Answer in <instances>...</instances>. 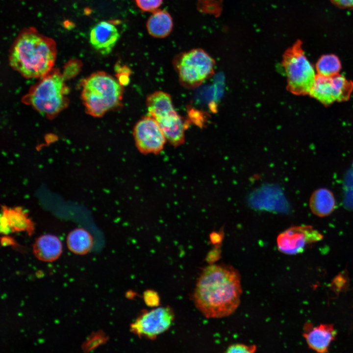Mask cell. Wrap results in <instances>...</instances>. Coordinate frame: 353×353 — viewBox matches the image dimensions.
<instances>
[{"mask_svg":"<svg viewBox=\"0 0 353 353\" xmlns=\"http://www.w3.org/2000/svg\"><path fill=\"white\" fill-rule=\"evenodd\" d=\"M242 289L240 275L232 266L212 264L198 278L193 294L197 308L207 318H221L239 306Z\"/></svg>","mask_w":353,"mask_h":353,"instance_id":"1","label":"cell"},{"mask_svg":"<svg viewBox=\"0 0 353 353\" xmlns=\"http://www.w3.org/2000/svg\"><path fill=\"white\" fill-rule=\"evenodd\" d=\"M56 54V43L52 39L34 28H25L12 45L9 64L25 77H42L51 71Z\"/></svg>","mask_w":353,"mask_h":353,"instance_id":"2","label":"cell"},{"mask_svg":"<svg viewBox=\"0 0 353 353\" xmlns=\"http://www.w3.org/2000/svg\"><path fill=\"white\" fill-rule=\"evenodd\" d=\"M123 86L104 72L91 75L83 82L82 99L88 113L101 117L121 105Z\"/></svg>","mask_w":353,"mask_h":353,"instance_id":"3","label":"cell"},{"mask_svg":"<svg viewBox=\"0 0 353 353\" xmlns=\"http://www.w3.org/2000/svg\"><path fill=\"white\" fill-rule=\"evenodd\" d=\"M146 105L148 115L158 123L167 141L175 147L183 144L186 126L176 111L170 94L155 91L148 96Z\"/></svg>","mask_w":353,"mask_h":353,"instance_id":"4","label":"cell"},{"mask_svg":"<svg viewBox=\"0 0 353 353\" xmlns=\"http://www.w3.org/2000/svg\"><path fill=\"white\" fill-rule=\"evenodd\" d=\"M67 91L63 76L51 71L42 77L25 99L40 113L53 116L67 105Z\"/></svg>","mask_w":353,"mask_h":353,"instance_id":"5","label":"cell"},{"mask_svg":"<svg viewBox=\"0 0 353 353\" xmlns=\"http://www.w3.org/2000/svg\"><path fill=\"white\" fill-rule=\"evenodd\" d=\"M281 63L287 90L298 96L309 94L316 75L304 53L301 42L297 41L285 51Z\"/></svg>","mask_w":353,"mask_h":353,"instance_id":"6","label":"cell"},{"mask_svg":"<svg viewBox=\"0 0 353 353\" xmlns=\"http://www.w3.org/2000/svg\"><path fill=\"white\" fill-rule=\"evenodd\" d=\"M214 60L201 49H194L177 57L174 66L180 84L192 89L200 86L214 73Z\"/></svg>","mask_w":353,"mask_h":353,"instance_id":"7","label":"cell"},{"mask_svg":"<svg viewBox=\"0 0 353 353\" xmlns=\"http://www.w3.org/2000/svg\"><path fill=\"white\" fill-rule=\"evenodd\" d=\"M353 82L338 74L333 76L316 75L309 95L325 105L348 100Z\"/></svg>","mask_w":353,"mask_h":353,"instance_id":"8","label":"cell"},{"mask_svg":"<svg viewBox=\"0 0 353 353\" xmlns=\"http://www.w3.org/2000/svg\"><path fill=\"white\" fill-rule=\"evenodd\" d=\"M174 320L169 307H158L140 314L130 326V330L139 337L153 339L167 330Z\"/></svg>","mask_w":353,"mask_h":353,"instance_id":"9","label":"cell"},{"mask_svg":"<svg viewBox=\"0 0 353 353\" xmlns=\"http://www.w3.org/2000/svg\"><path fill=\"white\" fill-rule=\"evenodd\" d=\"M323 237L311 225L295 226L279 234L277 247L284 254L295 255L303 252L308 245L322 240Z\"/></svg>","mask_w":353,"mask_h":353,"instance_id":"10","label":"cell"},{"mask_svg":"<svg viewBox=\"0 0 353 353\" xmlns=\"http://www.w3.org/2000/svg\"><path fill=\"white\" fill-rule=\"evenodd\" d=\"M133 135L138 150L144 154L159 153L167 141L158 123L149 115L136 123Z\"/></svg>","mask_w":353,"mask_h":353,"instance_id":"11","label":"cell"},{"mask_svg":"<svg viewBox=\"0 0 353 353\" xmlns=\"http://www.w3.org/2000/svg\"><path fill=\"white\" fill-rule=\"evenodd\" d=\"M120 33L115 25L110 22L101 21L91 30L90 42L92 46L102 54H108L120 38Z\"/></svg>","mask_w":353,"mask_h":353,"instance_id":"12","label":"cell"},{"mask_svg":"<svg viewBox=\"0 0 353 353\" xmlns=\"http://www.w3.org/2000/svg\"><path fill=\"white\" fill-rule=\"evenodd\" d=\"M336 335V330L332 324H321L313 327L310 323H306L303 333L308 347L320 353L328 352L329 347Z\"/></svg>","mask_w":353,"mask_h":353,"instance_id":"13","label":"cell"},{"mask_svg":"<svg viewBox=\"0 0 353 353\" xmlns=\"http://www.w3.org/2000/svg\"><path fill=\"white\" fill-rule=\"evenodd\" d=\"M1 231L6 234L11 232L26 231L29 235L34 231V224L23 208L2 206Z\"/></svg>","mask_w":353,"mask_h":353,"instance_id":"14","label":"cell"},{"mask_svg":"<svg viewBox=\"0 0 353 353\" xmlns=\"http://www.w3.org/2000/svg\"><path fill=\"white\" fill-rule=\"evenodd\" d=\"M33 252L39 260L52 262L57 259L62 252L60 239L52 234H44L38 237L33 244Z\"/></svg>","mask_w":353,"mask_h":353,"instance_id":"15","label":"cell"},{"mask_svg":"<svg viewBox=\"0 0 353 353\" xmlns=\"http://www.w3.org/2000/svg\"><path fill=\"white\" fill-rule=\"evenodd\" d=\"M309 205L314 215L325 217L330 215L334 210L336 200L331 190L327 188H320L311 195Z\"/></svg>","mask_w":353,"mask_h":353,"instance_id":"16","label":"cell"},{"mask_svg":"<svg viewBox=\"0 0 353 353\" xmlns=\"http://www.w3.org/2000/svg\"><path fill=\"white\" fill-rule=\"evenodd\" d=\"M146 26L150 35L158 38H164L172 30L173 19L167 11L158 9L151 12Z\"/></svg>","mask_w":353,"mask_h":353,"instance_id":"17","label":"cell"},{"mask_svg":"<svg viewBox=\"0 0 353 353\" xmlns=\"http://www.w3.org/2000/svg\"><path fill=\"white\" fill-rule=\"evenodd\" d=\"M66 242L69 250L77 255L88 253L94 244L92 235L81 227L76 228L70 231L67 235Z\"/></svg>","mask_w":353,"mask_h":353,"instance_id":"18","label":"cell"},{"mask_svg":"<svg viewBox=\"0 0 353 353\" xmlns=\"http://www.w3.org/2000/svg\"><path fill=\"white\" fill-rule=\"evenodd\" d=\"M341 69V62L334 54L323 55L316 64V70L318 75L333 76L339 74Z\"/></svg>","mask_w":353,"mask_h":353,"instance_id":"19","label":"cell"},{"mask_svg":"<svg viewBox=\"0 0 353 353\" xmlns=\"http://www.w3.org/2000/svg\"><path fill=\"white\" fill-rule=\"evenodd\" d=\"M163 0H135L138 7L145 12H153L160 6Z\"/></svg>","mask_w":353,"mask_h":353,"instance_id":"20","label":"cell"},{"mask_svg":"<svg viewBox=\"0 0 353 353\" xmlns=\"http://www.w3.org/2000/svg\"><path fill=\"white\" fill-rule=\"evenodd\" d=\"M255 345H247L244 344L236 343L227 347L226 353H252L256 351Z\"/></svg>","mask_w":353,"mask_h":353,"instance_id":"21","label":"cell"},{"mask_svg":"<svg viewBox=\"0 0 353 353\" xmlns=\"http://www.w3.org/2000/svg\"><path fill=\"white\" fill-rule=\"evenodd\" d=\"M333 4L342 8L353 7V0H330Z\"/></svg>","mask_w":353,"mask_h":353,"instance_id":"22","label":"cell"},{"mask_svg":"<svg viewBox=\"0 0 353 353\" xmlns=\"http://www.w3.org/2000/svg\"><path fill=\"white\" fill-rule=\"evenodd\" d=\"M145 298H150V299H145L146 302H149V304L153 303V305L154 304H156L158 302L157 295L154 294L153 292L150 291L148 293H146Z\"/></svg>","mask_w":353,"mask_h":353,"instance_id":"23","label":"cell"},{"mask_svg":"<svg viewBox=\"0 0 353 353\" xmlns=\"http://www.w3.org/2000/svg\"><path fill=\"white\" fill-rule=\"evenodd\" d=\"M352 166H353V165H352Z\"/></svg>","mask_w":353,"mask_h":353,"instance_id":"24","label":"cell"}]
</instances>
